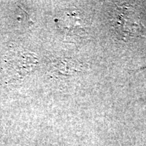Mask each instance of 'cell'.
<instances>
[{
	"label": "cell",
	"instance_id": "obj_1",
	"mask_svg": "<svg viewBox=\"0 0 146 146\" xmlns=\"http://www.w3.org/2000/svg\"><path fill=\"white\" fill-rule=\"evenodd\" d=\"M112 29L120 41H127L143 36L145 27L134 8L124 4L114 9L111 17Z\"/></svg>",
	"mask_w": 146,
	"mask_h": 146
},
{
	"label": "cell",
	"instance_id": "obj_3",
	"mask_svg": "<svg viewBox=\"0 0 146 146\" xmlns=\"http://www.w3.org/2000/svg\"><path fill=\"white\" fill-rule=\"evenodd\" d=\"M83 21L80 14L76 11L66 12L59 19L60 29L67 33L74 32L83 29Z\"/></svg>",
	"mask_w": 146,
	"mask_h": 146
},
{
	"label": "cell",
	"instance_id": "obj_4",
	"mask_svg": "<svg viewBox=\"0 0 146 146\" xmlns=\"http://www.w3.org/2000/svg\"><path fill=\"white\" fill-rule=\"evenodd\" d=\"M58 71L64 74H70L76 72L77 69V62L71 59H64L58 60L54 65Z\"/></svg>",
	"mask_w": 146,
	"mask_h": 146
},
{
	"label": "cell",
	"instance_id": "obj_2",
	"mask_svg": "<svg viewBox=\"0 0 146 146\" xmlns=\"http://www.w3.org/2000/svg\"><path fill=\"white\" fill-rule=\"evenodd\" d=\"M37 64L38 59L33 53L18 50L6 56L5 70L10 81H17L33 71Z\"/></svg>",
	"mask_w": 146,
	"mask_h": 146
},
{
	"label": "cell",
	"instance_id": "obj_5",
	"mask_svg": "<svg viewBox=\"0 0 146 146\" xmlns=\"http://www.w3.org/2000/svg\"><path fill=\"white\" fill-rule=\"evenodd\" d=\"M143 68H146V65L145 66H143V68H140V69H139V70H141V69H143Z\"/></svg>",
	"mask_w": 146,
	"mask_h": 146
}]
</instances>
